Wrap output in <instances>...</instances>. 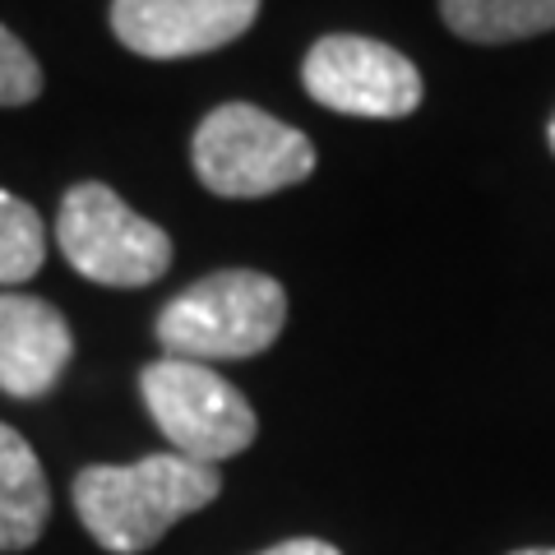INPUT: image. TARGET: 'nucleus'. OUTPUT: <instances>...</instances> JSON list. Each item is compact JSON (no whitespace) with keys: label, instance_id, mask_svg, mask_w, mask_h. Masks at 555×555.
I'll return each mask as SVG.
<instances>
[{"label":"nucleus","instance_id":"ddd939ff","mask_svg":"<svg viewBox=\"0 0 555 555\" xmlns=\"http://www.w3.org/2000/svg\"><path fill=\"white\" fill-rule=\"evenodd\" d=\"M259 555H343L334 542H320V537H292V542H278Z\"/></svg>","mask_w":555,"mask_h":555},{"label":"nucleus","instance_id":"9d476101","mask_svg":"<svg viewBox=\"0 0 555 555\" xmlns=\"http://www.w3.org/2000/svg\"><path fill=\"white\" fill-rule=\"evenodd\" d=\"M449 33L477 47L524 42L555 28V0H440Z\"/></svg>","mask_w":555,"mask_h":555},{"label":"nucleus","instance_id":"9b49d317","mask_svg":"<svg viewBox=\"0 0 555 555\" xmlns=\"http://www.w3.org/2000/svg\"><path fill=\"white\" fill-rule=\"evenodd\" d=\"M47 259V228L38 218V208L28 199L0 190V292H10V283H28Z\"/></svg>","mask_w":555,"mask_h":555},{"label":"nucleus","instance_id":"39448f33","mask_svg":"<svg viewBox=\"0 0 555 555\" xmlns=\"http://www.w3.org/2000/svg\"><path fill=\"white\" fill-rule=\"evenodd\" d=\"M56 246L98 287H149L171 269V236L102 181H79L61 195Z\"/></svg>","mask_w":555,"mask_h":555},{"label":"nucleus","instance_id":"f8f14e48","mask_svg":"<svg viewBox=\"0 0 555 555\" xmlns=\"http://www.w3.org/2000/svg\"><path fill=\"white\" fill-rule=\"evenodd\" d=\"M42 93V65L0 24V107H28Z\"/></svg>","mask_w":555,"mask_h":555},{"label":"nucleus","instance_id":"4468645a","mask_svg":"<svg viewBox=\"0 0 555 555\" xmlns=\"http://www.w3.org/2000/svg\"><path fill=\"white\" fill-rule=\"evenodd\" d=\"M509 555H555V546H528V551H509Z\"/></svg>","mask_w":555,"mask_h":555},{"label":"nucleus","instance_id":"1a4fd4ad","mask_svg":"<svg viewBox=\"0 0 555 555\" xmlns=\"http://www.w3.org/2000/svg\"><path fill=\"white\" fill-rule=\"evenodd\" d=\"M51 486L33 444L0 422V555H20L47 532Z\"/></svg>","mask_w":555,"mask_h":555},{"label":"nucleus","instance_id":"423d86ee","mask_svg":"<svg viewBox=\"0 0 555 555\" xmlns=\"http://www.w3.org/2000/svg\"><path fill=\"white\" fill-rule=\"evenodd\" d=\"M301 83L310 102L338 112V116H366V120H403L422 107V69L403 51L361 38V33H324L306 51Z\"/></svg>","mask_w":555,"mask_h":555},{"label":"nucleus","instance_id":"6e6552de","mask_svg":"<svg viewBox=\"0 0 555 555\" xmlns=\"http://www.w3.org/2000/svg\"><path fill=\"white\" fill-rule=\"evenodd\" d=\"M75 361V334L47 297L0 292V393L38 403L65 379Z\"/></svg>","mask_w":555,"mask_h":555},{"label":"nucleus","instance_id":"7ed1b4c3","mask_svg":"<svg viewBox=\"0 0 555 555\" xmlns=\"http://www.w3.org/2000/svg\"><path fill=\"white\" fill-rule=\"evenodd\" d=\"M190 163H195V177L208 195L264 199L310 181L315 144L255 102H222L195 126Z\"/></svg>","mask_w":555,"mask_h":555},{"label":"nucleus","instance_id":"f257e3e1","mask_svg":"<svg viewBox=\"0 0 555 555\" xmlns=\"http://www.w3.org/2000/svg\"><path fill=\"white\" fill-rule=\"evenodd\" d=\"M83 532L112 555H144L222 495V473L185 454H149L139 463H89L69 481Z\"/></svg>","mask_w":555,"mask_h":555},{"label":"nucleus","instance_id":"2eb2a0df","mask_svg":"<svg viewBox=\"0 0 555 555\" xmlns=\"http://www.w3.org/2000/svg\"><path fill=\"white\" fill-rule=\"evenodd\" d=\"M546 144H551V153H555V116H551V126H546Z\"/></svg>","mask_w":555,"mask_h":555},{"label":"nucleus","instance_id":"20e7f679","mask_svg":"<svg viewBox=\"0 0 555 555\" xmlns=\"http://www.w3.org/2000/svg\"><path fill=\"white\" fill-rule=\"evenodd\" d=\"M139 398L163 430L171 454H185L195 463H228L246 454L259 436V416L246 403L232 379H222L204 361L158 357L139 371Z\"/></svg>","mask_w":555,"mask_h":555},{"label":"nucleus","instance_id":"f03ea898","mask_svg":"<svg viewBox=\"0 0 555 555\" xmlns=\"http://www.w3.org/2000/svg\"><path fill=\"white\" fill-rule=\"evenodd\" d=\"M287 324V292L259 269H222L177 292L153 324L167 357L181 361H250L269 352Z\"/></svg>","mask_w":555,"mask_h":555},{"label":"nucleus","instance_id":"0eeeda50","mask_svg":"<svg viewBox=\"0 0 555 555\" xmlns=\"http://www.w3.org/2000/svg\"><path fill=\"white\" fill-rule=\"evenodd\" d=\"M259 5L264 0H112V33L144 61H190L250 33Z\"/></svg>","mask_w":555,"mask_h":555}]
</instances>
